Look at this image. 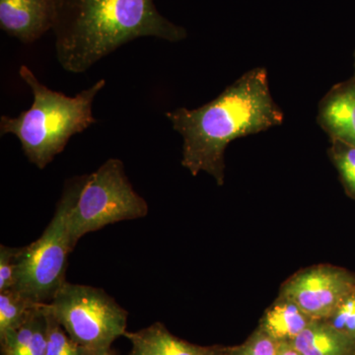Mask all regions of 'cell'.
<instances>
[{
  "instance_id": "obj_21",
  "label": "cell",
  "mask_w": 355,
  "mask_h": 355,
  "mask_svg": "<svg viewBox=\"0 0 355 355\" xmlns=\"http://www.w3.org/2000/svg\"><path fill=\"white\" fill-rule=\"evenodd\" d=\"M107 355H119L118 352H116V350L112 349L111 350H110V352H108V354Z\"/></svg>"
},
{
  "instance_id": "obj_15",
  "label": "cell",
  "mask_w": 355,
  "mask_h": 355,
  "mask_svg": "<svg viewBox=\"0 0 355 355\" xmlns=\"http://www.w3.org/2000/svg\"><path fill=\"white\" fill-rule=\"evenodd\" d=\"M44 309L48 317L46 355H96L94 352L74 342L58 323L57 320L49 313L46 305Z\"/></svg>"
},
{
  "instance_id": "obj_16",
  "label": "cell",
  "mask_w": 355,
  "mask_h": 355,
  "mask_svg": "<svg viewBox=\"0 0 355 355\" xmlns=\"http://www.w3.org/2000/svg\"><path fill=\"white\" fill-rule=\"evenodd\" d=\"M330 155L345 190L355 200V147L338 140H331Z\"/></svg>"
},
{
  "instance_id": "obj_9",
  "label": "cell",
  "mask_w": 355,
  "mask_h": 355,
  "mask_svg": "<svg viewBox=\"0 0 355 355\" xmlns=\"http://www.w3.org/2000/svg\"><path fill=\"white\" fill-rule=\"evenodd\" d=\"M318 121L331 140L355 147V79L338 84L324 96Z\"/></svg>"
},
{
  "instance_id": "obj_12",
  "label": "cell",
  "mask_w": 355,
  "mask_h": 355,
  "mask_svg": "<svg viewBox=\"0 0 355 355\" xmlns=\"http://www.w3.org/2000/svg\"><path fill=\"white\" fill-rule=\"evenodd\" d=\"M292 345L302 355H355V342L324 321L312 322Z\"/></svg>"
},
{
  "instance_id": "obj_7",
  "label": "cell",
  "mask_w": 355,
  "mask_h": 355,
  "mask_svg": "<svg viewBox=\"0 0 355 355\" xmlns=\"http://www.w3.org/2000/svg\"><path fill=\"white\" fill-rule=\"evenodd\" d=\"M354 286L355 275L345 268L318 265L289 277L279 295L295 303L315 321H324Z\"/></svg>"
},
{
  "instance_id": "obj_18",
  "label": "cell",
  "mask_w": 355,
  "mask_h": 355,
  "mask_svg": "<svg viewBox=\"0 0 355 355\" xmlns=\"http://www.w3.org/2000/svg\"><path fill=\"white\" fill-rule=\"evenodd\" d=\"M277 347L279 343L258 327L242 345L222 347L221 355H277Z\"/></svg>"
},
{
  "instance_id": "obj_13",
  "label": "cell",
  "mask_w": 355,
  "mask_h": 355,
  "mask_svg": "<svg viewBox=\"0 0 355 355\" xmlns=\"http://www.w3.org/2000/svg\"><path fill=\"white\" fill-rule=\"evenodd\" d=\"M46 331L48 317L41 303L17 331L0 340L1 355H46Z\"/></svg>"
},
{
  "instance_id": "obj_1",
  "label": "cell",
  "mask_w": 355,
  "mask_h": 355,
  "mask_svg": "<svg viewBox=\"0 0 355 355\" xmlns=\"http://www.w3.org/2000/svg\"><path fill=\"white\" fill-rule=\"evenodd\" d=\"M166 116L183 137L182 165L193 176L207 172L219 186L225 178L228 144L279 125L284 118L270 95L265 69L250 70L200 108H178Z\"/></svg>"
},
{
  "instance_id": "obj_3",
  "label": "cell",
  "mask_w": 355,
  "mask_h": 355,
  "mask_svg": "<svg viewBox=\"0 0 355 355\" xmlns=\"http://www.w3.org/2000/svg\"><path fill=\"white\" fill-rule=\"evenodd\" d=\"M19 76L34 96L31 108L16 118L2 116L0 133L15 135L28 160L43 170L64 150L70 137L97 123L93 102L106 81L101 79L76 97H69L40 83L26 65H21Z\"/></svg>"
},
{
  "instance_id": "obj_2",
  "label": "cell",
  "mask_w": 355,
  "mask_h": 355,
  "mask_svg": "<svg viewBox=\"0 0 355 355\" xmlns=\"http://www.w3.org/2000/svg\"><path fill=\"white\" fill-rule=\"evenodd\" d=\"M53 31L58 64L71 73L87 71L135 39L179 42L188 36L158 12L154 0H55Z\"/></svg>"
},
{
  "instance_id": "obj_11",
  "label": "cell",
  "mask_w": 355,
  "mask_h": 355,
  "mask_svg": "<svg viewBox=\"0 0 355 355\" xmlns=\"http://www.w3.org/2000/svg\"><path fill=\"white\" fill-rule=\"evenodd\" d=\"M314 321L295 303L279 295L266 310L259 328L275 342L291 343Z\"/></svg>"
},
{
  "instance_id": "obj_20",
  "label": "cell",
  "mask_w": 355,
  "mask_h": 355,
  "mask_svg": "<svg viewBox=\"0 0 355 355\" xmlns=\"http://www.w3.org/2000/svg\"><path fill=\"white\" fill-rule=\"evenodd\" d=\"M277 355H302L291 343H279L277 347Z\"/></svg>"
},
{
  "instance_id": "obj_4",
  "label": "cell",
  "mask_w": 355,
  "mask_h": 355,
  "mask_svg": "<svg viewBox=\"0 0 355 355\" xmlns=\"http://www.w3.org/2000/svg\"><path fill=\"white\" fill-rule=\"evenodd\" d=\"M73 191L69 233L72 247L84 235L116 222L146 217L148 205L133 190L120 159L107 160L95 172L67 181Z\"/></svg>"
},
{
  "instance_id": "obj_19",
  "label": "cell",
  "mask_w": 355,
  "mask_h": 355,
  "mask_svg": "<svg viewBox=\"0 0 355 355\" xmlns=\"http://www.w3.org/2000/svg\"><path fill=\"white\" fill-rule=\"evenodd\" d=\"M19 250L20 248L0 246V291L15 287Z\"/></svg>"
},
{
  "instance_id": "obj_8",
  "label": "cell",
  "mask_w": 355,
  "mask_h": 355,
  "mask_svg": "<svg viewBox=\"0 0 355 355\" xmlns=\"http://www.w3.org/2000/svg\"><path fill=\"white\" fill-rule=\"evenodd\" d=\"M55 14V0H0V27L22 43L53 30Z\"/></svg>"
},
{
  "instance_id": "obj_5",
  "label": "cell",
  "mask_w": 355,
  "mask_h": 355,
  "mask_svg": "<svg viewBox=\"0 0 355 355\" xmlns=\"http://www.w3.org/2000/svg\"><path fill=\"white\" fill-rule=\"evenodd\" d=\"M44 305L74 342L96 355L108 354L127 333V311L101 288L67 282Z\"/></svg>"
},
{
  "instance_id": "obj_10",
  "label": "cell",
  "mask_w": 355,
  "mask_h": 355,
  "mask_svg": "<svg viewBox=\"0 0 355 355\" xmlns=\"http://www.w3.org/2000/svg\"><path fill=\"white\" fill-rule=\"evenodd\" d=\"M123 336L132 343L128 355H221L222 352V347H200L181 340L161 323L127 331Z\"/></svg>"
},
{
  "instance_id": "obj_17",
  "label": "cell",
  "mask_w": 355,
  "mask_h": 355,
  "mask_svg": "<svg viewBox=\"0 0 355 355\" xmlns=\"http://www.w3.org/2000/svg\"><path fill=\"white\" fill-rule=\"evenodd\" d=\"M324 322L355 342V286Z\"/></svg>"
},
{
  "instance_id": "obj_14",
  "label": "cell",
  "mask_w": 355,
  "mask_h": 355,
  "mask_svg": "<svg viewBox=\"0 0 355 355\" xmlns=\"http://www.w3.org/2000/svg\"><path fill=\"white\" fill-rule=\"evenodd\" d=\"M39 304L16 289L0 291V340L17 331Z\"/></svg>"
},
{
  "instance_id": "obj_6",
  "label": "cell",
  "mask_w": 355,
  "mask_h": 355,
  "mask_svg": "<svg viewBox=\"0 0 355 355\" xmlns=\"http://www.w3.org/2000/svg\"><path fill=\"white\" fill-rule=\"evenodd\" d=\"M74 196L65 183L62 198L48 227L36 241L20 248L16 289L37 303H50L64 286L69 257L73 251L69 233Z\"/></svg>"
}]
</instances>
